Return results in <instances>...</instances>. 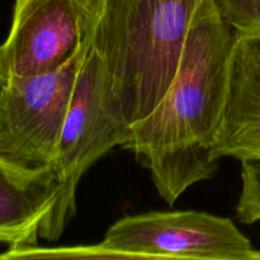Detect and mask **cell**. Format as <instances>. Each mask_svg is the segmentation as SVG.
Masks as SVG:
<instances>
[{
  "instance_id": "1",
  "label": "cell",
  "mask_w": 260,
  "mask_h": 260,
  "mask_svg": "<svg viewBox=\"0 0 260 260\" xmlns=\"http://www.w3.org/2000/svg\"><path fill=\"white\" fill-rule=\"evenodd\" d=\"M234 42L235 30L211 0H202L167 94L149 116L129 126L122 147L149 169L168 205L217 172L213 149L228 106Z\"/></svg>"
},
{
  "instance_id": "2",
  "label": "cell",
  "mask_w": 260,
  "mask_h": 260,
  "mask_svg": "<svg viewBox=\"0 0 260 260\" xmlns=\"http://www.w3.org/2000/svg\"><path fill=\"white\" fill-rule=\"evenodd\" d=\"M202 0H89V46L129 126L167 94Z\"/></svg>"
},
{
  "instance_id": "3",
  "label": "cell",
  "mask_w": 260,
  "mask_h": 260,
  "mask_svg": "<svg viewBox=\"0 0 260 260\" xmlns=\"http://www.w3.org/2000/svg\"><path fill=\"white\" fill-rule=\"evenodd\" d=\"M129 132L101 56L89 46L84 56L58 140L53 172L57 200L40 228V239L58 240L76 211V189L83 175L107 152L123 146Z\"/></svg>"
},
{
  "instance_id": "4",
  "label": "cell",
  "mask_w": 260,
  "mask_h": 260,
  "mask_svg": "<svg viewBox=\"0 0 260 260\" xmlns=\"http://www.w3.org/2000/svg\"><path fill=\"white\" fill-rule=\"evenodd\" d=\"M88 47L52 73L8 79L0 95L3 159L30 172L52 169L63 122Z\"/></svg>"
},
{
  "instance_id": "5",
  "label": "cell",
  "mask_w": 260,
  "mask_h": 260,
  "mask_svg": "<svg viewBox=\"0 0 260 260\" xmlns=\"http://www.w3.org/2000/svg\"><path fill=\"white\" fill-rule=\"evenodd\" d=\"M101 244L119 259L260 260L259 249L230 218L200 211L127 216Z\"/></svg>"
},
{
  "instance_id": "6",
  "label": "cell",
  "mask_w": 260,
  "mask_h": 260,
  "mask_svg": "<svg viewBox=\"0 0 260 260\" xmlns=\"http://www.w3.org/2000/svg\"><path fill=\"white\" fill-rule=\"evenodd\" d=\"M89 0H15L0 69L9 78L58 70L89 45Z\"/></svg>"
},
{
  "instance_id": "7",
  "label": "cell",
  "mask_w": 260,
  "mask_h": 260,
  "mask_svg": "<svg viewBox=\"0 0 260 260\" xmlns=\"http://www.w3.org/2000/svg\"><path fill=\"white\" fill-rule=\"evenodd\" d=\"M215 156L260 159V33H236L229 96Z\"/></svg>"
},
{
  "instance_id": "8",
  "label": "cell",
  "mask_w": 260,
  "mask_h": 260,
  "mask_svg": "<svg viewBox=\"0 0 260 260\" xmlns=\"http://www.w3.org/2000/svg\"><path fill=\"white\" fill-rule=\"evenodd\" d=\"M60 192L53 169L30 172L0 156V244L36 246Z\"/></svg>"
},
{
  "instance_id": "9",
  "label": "cell",
  "mask_w": 260,
  "mask_h": 260,
  "mask_svg": "<svg viewBox=\"0 0 260 260\" xmlns=\"http://www.w3.org/2000/svg\"><path fill=\"white\" fill-rule=\"evenodd\" d=\"M241 183L236 206L238 218L245 225L260 222V159L241 161Z\"/></svg>"
},
{
  "instance_id": "10",
  "label": "cell",
  "mask_w": 260,
  "mask_h": 260,
  "mask_svg": "<svg viewBox=\"0 0 260 260\" xmlns=\"http://www.w3.org/2000/svg\"><path fill=\"white\" fill-rule=\"evenodd\" d=\"M221 19L236 33H260V0H211Z\"/></svg>"
},
{
  "instance_id": "11",
  "label": "cell",
  "mask_w": 260,
  "mask_h": 260,
  "mask_svg": "<svg viewBox=\"0 0 260 260\" xmlns=\"http://www.w3.org/2000/svg\"><path fill=\"white\" fill-rule=\"evenodd\" d=\"M7 83H8V78L4 75V73L2 71V69H0V95H2V93H3V90H4Z\"/></svg>"
}]
</instances>
